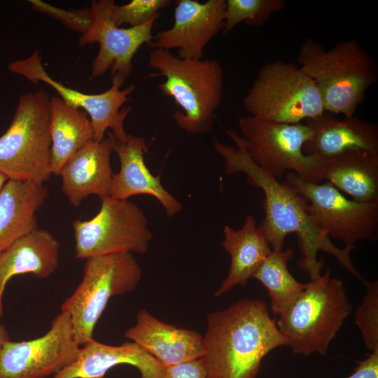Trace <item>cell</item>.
Segmentation results:
<instances>
[{"instance_id": "obj_31", "label": "cell", "mask_w": 378, "mask_h": 378, "mask_svg": "<svg viewBox=\"0 0 378 378\" xmlns=\"http://www.w3.org/2000/svg\"><path fill=\"white\" fill-rule=\"evenodd\" d=\"M163 378H206L201 358L167 366Z\"/></svg>"}, {"instance_id": "obj_14", "label": "cell", "mask_w": 378, "mask_h": 378, "mask_svg": "<svg viewBox=\"0 0 378 378\" xmlns=\"http://www.w3.org/2000/svg\"><path fill=\"white\" fill-rule=\"evenodd\" d=\"M113 0L92 1V23L88 30L79 38L80 46L97 43L99 50L92 62V76L98 77L109 69L112 83L122 85L133 71L132 59L140 47L150 45L152 29L160 14L138 27L121 28L112 20Z\"/></svg>"}, {"instance_id": "obj_27", "label": "cell", "mask_w": 378, "mask_h": 378, "mask_svg": "<svg viewBox=\"0 0 378 378\" xmlns=\"http://www.w3.org/2000/svg\"><path fill=\"white\" fill-rule=\"evenodd\" d=\"M286 6L284 0H227L222 34L242 22L251 27H262L274 13Z\"/></svg>"}, {"instance_id": "obj_9", "label": "cell", "mask_w": 378, "mask_h": 378, "mask_svg": "<svg viewBox=\"0 0 378 378\" xmlns=\"http://www.w3.org/2000/svg\"><path fill=\"white\" fill-rule=\"evenodd\" d=\"M239 127L249 158L265 172L276 178L291 172L307 181L322 180L324 162L302 150L312 135L306 124L279 123L248 115L239 118Z\"/></svg>"}, {"instance_id": "obj_3", "label": "cell", "mask_w": 378, "mask_h": 378, "mask_svg": "<svg viewBox=\"0 0 378 378\" xmlns=\"http://www.w3.org/2000/svg\"><path fill=\"white\" fill-rule=\"evenodd\" d=\"M298 61L316 85L325 111L345 118L354 117L377 78L375 64L353 39L326 50L319 42L306 38L300 46Z\"/></svg>"}, {"instance_id": "obj_24", "label": "cell", "mask_w": 378, "mask_h": 378, "mask_svg": "<svg viewBox=\"0 0 378 378\" xmlns=\"http://www.w3.org/2000/svg\"><path fill=\"white\" fill-rule=\"evenodd\" d=\"M322 179L360 202H378V153L347 151L324 162Z\"/></svg>"}, {"instance_id": "obj_30", "label": "cell", "mask_w": 378, "mask_h": 378, "mask_svg": "<svg viewBox=\"0 0 378 378\" xmlns=\"http://www.w3.org/2000/svg\"><path fill=\"white\" fill-rule=\"evenodd\" d=\"M34 9L46 13L61 21L65 26L85 34L92 23V13L90 8H83L75 10H66L52 6L38 0L29 1Z\"/></svg>"}, {"instance_id": "obj_28", "label": "cell", "mask_w": 378, "mask_h": 378, "mask_svg": "<svg viewBox=\"0 0 378 378\" xmlns=\"http://www.w3.org/2000/svg\"><path fill=\"white\" fill-rule=\"evenodd\" d=\"M366 293L355 312V323L370 351H378V282L364 281Z\"/></svg>"}, {"instance_id": "obj_16", "label": "cell", "mask_w": 378, "mask_h": 378, "mask_svg": "<svg viewBox=\"0 0 378 378\" xmlns=\"http://www.w3.org/2000/svg\"><path fill=\"white\" fill-rule=\"evenodd\" d=\"M116 139L108 132L102 141H92L77 151L62 168V190L74 206L96 195L111 196L113 172L111 155Z\"/></svg>"}, {"instance_id": "obj_10", "label": "cell", "mask_w": 378, "mask_h": 378, "mask_svg": "<svg viewBox=\"0 0 378 378\" xmlns=\"http://www.w3.org/2000/svg\"><path fill=\"white\" fill-rule=\"evenodd\" d=\"M98 213L90 220L73 223L76 258L116 253L142 254L149 248L153 233L144 211L136 204L111 196L101 197Z\"/></svg>"}, {"instance_id": "obj_34", "label": "cell", "mask_w": 378, "mask_h": 378, "mask_svg": "<svg viewBox=\"0 0 378 378\" xmlns=\"http://www.w3.org/2000/svg\"><path fill=\"white\" fill-rule=\"evenodd\" d=\"M8 180V177L4 174H2L1 172H0V190H1V188H3L4 184L7 182Z\"/></svg>"}, {"instance_id": "obj_17", "label": "cell", "mask_w": 378, "mask_h": 378, "mask_svg": "<svg viewBox=\"0 0 378 378\" xmlns=\"http://www.w3.org/2000/svg\"><path fill=\"white\" fill-rule=\"evenodd\" d=\"M147 146L144 137L127 134L124 141H116L114 150L120 160V170L113 174L111 197L127 200L132 196L148 195L163 206L168 217L182 209L181 202L162 186L160 176L147 167L144 153Z\"/></svg>"}, {"instance_id": "obj_5", "label": "cell", "mask_w": 378, "mask_h": 378, "mask_svg": "<svg viewBox=\"0 0 378 378\" xmlns=\"http://www.w3.org/2000/svg\"><path fill=\"white\" fill-rule=\"evenodd\" d=\"M352 306L341 280L324 274L307 283L293 304L276 319V325L293 354H327Z\"/></svg>"}, {"instance_id": "obj_13", "label": "cell", "mask_w": 378, "mask_h": 378, "mask_svg": "<svg viewBox=\"0 0 378 378\" xmlns=\"http://www.w3.org/2000/svg\"><path fill=\"white\" fill-rule=\"evenodd\" d=\"M8 66L11 72L24 77L34 84L38 82L46 83L59 94L67 105L83 109L90 119L94 141H102L108 128L112 130V134L117 141L125 140L127 134L124 129V121L131 108H121L130 99V94L134 90V85L120 90L121 85L112 83L109 89L99 94L78 91L53 79L47 73L37 49L29 57L13 61Z\"/></svg>"}, {"instance_id": "obj_21", "label": "cell", "mask_w": 378, "mask_h": 378, "mask_svg": "<svg viewBox=\"0 0 378 378\" xmlns=\"http://www.w3.org/2000/svg\"><path fill=\"white\" fill-rule=\"evenodd\" d=\"M59 251L60 244L56 238L50 232L38 228L0 254V316L8 281L13 276L26 274L48 278L59 266Z\"/></svg>"}, {"instance_id": "obj_1", "label": "cell", "mask_w": 378, "mask_h": 378, "mask_svg": "<svg viewBox=\"0 0 378 378\" xmlns=\"http://www.w3.org/2000/svg\"><path fill=\"white\" fill-rule=\"evenodd\" d=\"M225 132L236 147L213 139L214 148L223 158L227 174H244L251 185L262 190L265 216L258 227L272 250L283 249L286 237L295 234L302 254L298 267L311 281L321 275L324 263L317 258L321 251L333 255L351 274L364 281L350 258L354 248L335 245L315 223L306 200L285 182L280 183L258 167L249 158L243 138L235 130H227Z\"/></svg>"}, {"instance_id": "obj_8", "label": "cell", "mask_w": 378, "mask_h": 378, "mask_svg": "<svg viewBox=\"0 0 378 378\" xmlns=\"http://www.w3.org/2000/svg\"><path fill=\"white\" fill-rule=\"evenodd\" d=\"M141 270L131 253H116L86 259L83 277L61 306L71 320L81 346L93 339L94 327L109 300L133 291Z\"/></svg>"}, {"instance_id": "obj_7", "label": "cell", "mask_w": 378, "mask_h": 378, "mask_svg": "<svg viewBox=\"0 0 378 378\" xmlns=\"http://www.w3.org/2000/svg\"><path fill=\"white\" fill-rule=\"evenodd\" d=\"M244 106L250 115L286 124L300 123L326 112L314 81L300 66L282 61L259 69Z\"/></svg>"}, {"instance_id": "obj_18", "label": "cell", "mask_w": 378, "mask_h": 378, "mask_svg": "<svg viewBox=\"0 0 378 378\" xmlns=\"http://www.w3.org/2000/svg\"><path fill=\"white\" fill-rule=\"evenodd\" d=\"M124 337L166 366L197 359L204 354L203 336L199 332L163 322L144 309Z\"/></svg>"}, {"instance_id": "obj_32", "label": "cell", "mask_w": 378, "mask_h": 378, "mask_svg": "<svg viewBox=\"0 0 378 378\" xmlns=\"http://www.w3.org/2000/svg\"><path fill=\"white\" fill-rule=\"evenodd\" d=\"M346 378H378V351H370Z\"/></svg>"}, {"instance_id": "obj_20", "label": "cell", "mask_w": 378, "mask_h": 378, "mask_svg": "<svg viewBox=\"0 0 378 378\" xmlns=\"http://www.w3.org/2000/svg\"><path fill=\"white\" fill-rule=\"evenodd\" d=\"M122 364L135 367L141 378H163L167 368L133 342L111 346L92 339L80 346L76 360L53 378H102L112 368Z\"/></svg>"}, {"instance_id": "obj_33", "label": "cell", "mask_w": 378, "mask_h": 378, "mask_svg": "<svg viewBox=\"0 0 378 378\" xmlns=\"http://www.w3.org/2000/svg\"><path fill=\"white\" fill-rule=\"evenodd\" d=\"M10 340L8 331L5 327L0 323V353L6 342Z\"/></svg>"}, {"instance_id": "obj_12", "label": "cell", "mask_w": 378, "mask_h": 378, "mask_svg": "<svg viewBox=\"0 0 378 378\" xmlns=\"http://www.w3.org/2000/svg\"><path fill=\"white\" fill-rule=\"evenodd\" d=\"M77 342L69 314L64 311L40 337L5 342L0 353V378H44L55 374L77 358Z\"/></svg>"}, {"instance_id": "obj_4", "label": "cell", "mask_w": 378, "mask_h": 378, "mask_svg": "<svg viewBox=\"0 0 378 378\" xmlns=\"http://www.w3.org/2000/svg\"><path fill=\"white\" fill-rule=\"evenodd\" d=\"M148 64L158 71L150 77L165 78L158 85L160 91L183 110L174 114L178 127L190 134L209 133L223 92L220 64L214 59H182L168 50L155 49Z\"/></svg>"}, {"instance_id": "obj_19", "label": "cell", "mask_w": 378, "mask_h": 378, "mask_svg": "<svg viewBox=\"0 0 378 378\" xmlns=\"http://www.w3.org/2000/svg\"><path fill=\"white\" fill-rule=\"evenodd\" d=\"M312 135L302 147L304 154L323 162L354 150L378 153V127L358 118L337 120L324 112L307 120Z\"/></svg>"}, {"instance_id": "obj_6", "label": "cell", "mask_w": 378, "mask_h": 378, "mask_svg": "<svg viewBox=\"0 0 378 378\" xmlns=\"http://www.w3.org/2000/svg\"><path fill=\"white\" fill-rule=\"evenodd\" d=\"M50 104L44 90L20 96L8 130L0 136V172L8 180L43 184L50 178Z\"/></svg>"}, {"instance_id": "obj_15", "label": "cell", "mask_w": 378, "mask_h": 378, "mask_svg": "<svg viewBox=\"0 0 378 378\" xmlns=\"http://www.w3.org/2000/svg\"><path fill=\"white\" fill-rule=\"evenodd\" d=\"M175 2L173 26L158 32L150 46L168 50L177 48L179 58L201 59L204 48L223 29L226 1Z\"/></svg>"}, {"instance_id": "obj_23", "label": "cell", "mask_w": 378, "mask_h": 378, "mask_svg": "<svg viewBox=\"0 0 378 378\" xmlns=\"http://www.w3.org/2000/svg\"><path fill=\"white\" fill-rule=\"evenodd\" d=\"M223 235L221 246L230 256V267L226 278L216 290L215 297H220L237 286L246 285L272 251L251 215L246 217L239 230L225 225Z\"/></svg>"}, {"instance_id": "obj_25", "label": "cell", "mask_w": 378, "mask_h": 378, "mask_svg": "<svg viewBox=\"0 0 378 378\" xmlns=\"http://www.w3.org/2000/svg\"><path fill=\"white\" fill-rule=\"evenodd\" d=\"M49 129L51 172L59 175L69 160L93 140L90 119L83 110L67 105L57 96L50 97Z\"/></svg>"}, {"instance_id": "obj_26", "label": "cell", "mask_w": 378, "mask_h": 378, "mask_svg": "<svg viewBox=\"0 0 378 378\" xmlns=\"http://www.w3.org/2000/svg\"><path fill=\"white\" fill-rule=\"evenodd\" d=\"M293 255V248L272 250L253 276L267 289L272 312L278 316L290 309L307 286L297 281L288 270Z\"/></svg>"}, {"instance_id": "obj_22", "label": "cell", "mask_w": 378, "mask_h": 378, "mask_svg": "<svg viewBox=\"0 0 378 378\" xmlns=\"http://www.w3.org/2000/svg\"><path fill=\"white\" fill-rule=\"evenodd\" d=\"M48 195L43 184L7 181L0 190V254L38 229L36 213Z\"/></svg>"}, {"instance_id": "obj_2", "label": "cell", "mask_w": 378, "mask_h": 378, "mask_svg": "<svg viewBox=\"0 0 378 378\" xmlns=\"http://www.w3.org/2000/svg\"><path fill=\"white\" fill-rule=\"evenodd\" d=\"M201 358L206 378H255L264 358L288 346L265 301L244 298L207 316Z\"/></svg>"}, {"instance_id": "obj_11", "label": "cell", "mask_w": 378, "mask_h": 378, "mask_svg": "<svg viewBox=\"0 0 378 378\" xmlns=\"http://www.w3.org/2000/svg\"><path fill=\"white\" fill-rule=\"evenodd\" d=\"M285 183L309 202L315 223L330 239L351 248L358 241L376 240L378 202L349 200L330 182L307 181L291 172H287Z\"/></svg>"}, {"instance_id": "obj_29", "label": "cell", "mask_w": 378, "mask_h": 378, "mask_svg": "<svg viewBox=\"0 0 378 378\" xmlns=\"http://www.w3.org/2000/svg\"><path fill=\"white\" fill-rule=\"evenodd\" d=\"M172 2L171 0H132L122 6L115 4L111 12L112 20L118 27L124 24L130 27L141 26Z\"/></svg>"}]
</instances>
